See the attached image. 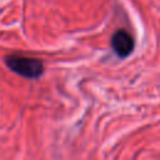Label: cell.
I'll return each instance as SVG.
<instances>
[{
  "label": "cell",
  "mask_w": 160,
  "mask_h": 160,
  "mask_svg": "<svg viewBox=\"0 0 160 160\" xmlns=\"http://www.w3.org/2000/svg\"><path fill=\"white\" fill-rule=\"evenodd\" d=\"M4 61L12 72L25 79H39L44 74V62L40 59L11 54L6 55Z\"/></svg>",
  "instance_id": "cell-1"
},
{
  "label": "cell",
  "mask_w": 160,
  "mask_h": 160,
  "mask_svg": "<svg viewBox=\"0 0 160 160\" xmlns=\"http://www.w3.org/2000/svg\"><path fill=\"white\" fill-rule=\"evenodd\" d=\"M110 45H111V49L114 50V52L120 59H125L134 51L135 39L128 30L119 29L111 35Z\"/></svg>",
  "instance_id": "cell-2"
}]
</instances>
